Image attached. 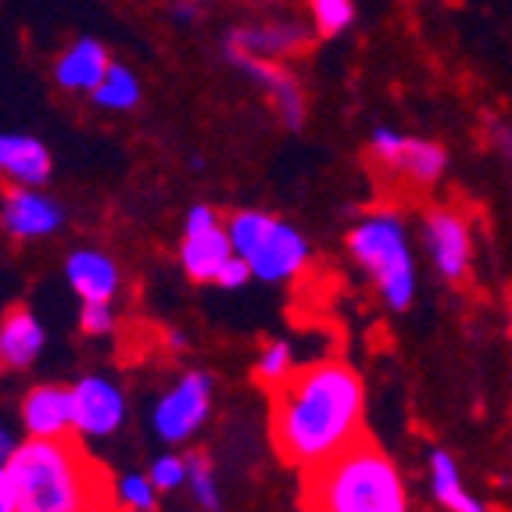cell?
<instances>
[{
	"instance_id": "11",
	"label": "cell",
	"mask_w": 512,
	"mask_h": 512,
	"mask_svg": "<svg viewBox=\"0 0 512 512\" xmlns=\"http://www.w3.org/2000/svg\"><path fill=\"white\" fill-rule=\"evenodd\" d=\"M226 58H230V65H237L244 76L251 79V83L262 90L269 101H273L276 115L283 119V126L287 129H301L305 126V94H301L298 79H294V72L283 65V61H269V58H251V54H230L226 51Z\"/></svg>"
},
{
	"instance_id": "7",
	"label": "cell",
	"mask_w": 512,
	"mask_h": 512,
	"mask_svg": "<svg viewBox=\"0 0 512 512\" xmlns=\"http://www.w3.org/2000/svg\"><path fill=\"white\" fill-rule=\"evenodd\" d=\"M369 154L376 158L380 169H387L391 176L405 180L409 187H434L448 172V151L434 140L409 137L398 129H373L369 137Z\"/></svg>"
},
{
	"instance_id": "24",
	"label": "cell",
	"mask_w": 512,
	"mask_h": 512,
	"mask_svg": "<svg viewBox=\"0 0 512 512\" xmlns=\"http://www.w3.org/2000/svg\"><path fill=\"white\" fill-rule=\"evenodd\" d=\"M115 502L126 505L129 512H154L158 505V487L151 484L147 473H122L115 480Z\"/></svg>"
},
{
	"instance_id": "20",
	"label": "cell",
	"mask_w": 512,
	"mask_h": 512,
	"mask_svg": "<svg viewBox=\"0 0 512 512\" xmlns=\"http://www.w3.org/2000/svg\"><path fill=\"white\" fill-rule=\"evenodd\" d=\"M144 97V86H140L137 72L111 61L108 76L101 79V86L94 90V104L104 111H133Z\"/></svg>"
},
{
	"instance_id": "13",
	"label": "cell",
	"mask_w": 512,
	"mask_h": 512,
	"mask_svg": "<svg viewBox=\"0 0 512 512\" xmlns=\"http://www.w3.org/2000/svg\"><path fill=\"white\" fill-rule=\"evenodd\" d=\"M312 40V29L301 22H269V26H240L226 36V51L230 54H251V58H291L301 54Z\"/></svg>"
},
{
	"instance_id": "1",
	"label": "cell",
	"mask_w": 512,
	"mask_h": 512,
	"mask_svg": "<svg viewBox=\"0 0 512 512\" xmlns=\"http://www.w3.org/2000/svg\"><path fill=\"white\" fill-rule=\"evenodd\" d=\"M366 423V384L355 366L323 359L301 366L269 391V437L283 462L301 473L355 444Z\"/></svg>"
},
{
	"instance_id": "12",
	"label": "cell",
	"mask_w": 512,
	"mask_h": 512,
	"mask_svg": "<svg viewBox=\"0 0 512 512\" xmlns=\"http://www.w3.org/2000/svg\"><path fill=\"white\" fill-rule=\"evenodd\" d=\"M22 427L26 437H72L76 434V405H72V387L65 384H36L22 398Z\"/></svg>"
},
{
	"instance_id": "19",
	"label": "cell",
	"mask_w": 512,
	"mask_h": 512,
	"mask_svg": "<svg viewBox=\"0 0 512 512\" xmlns=\"http://www.w3.org/2000/svg\"><path fill=\"white\" fill-rule=\"evenodd\" d=\"M430 491H434V502L444 512H487V505L470 495L459 462L441 448L430 452Z\"/></svg>"
},
{
	"instance_id": "29",
	"label": "cell",
	"mask_w": 512,
	"mask_h": 512,
	"mask_svg": "<svg viewBox=\"0 0 512 512\" xmlns=\"http://www.w3.org/2000/svg\"><path fill=\"white\" fill-rule=\"evenodd\" d=\"M0 512H15V484L8 466H0Z\"/></svg>"
},
{
	"instance_id": "6",
	"label": "cell",
	"mask_w": 512,
	"mask_h": 512,
	"mask_svg": "<svg viewBox=\"0 0 512 512\" xmlns=\"http://www.w3.org/2000/svg\"><path fill=\"white\" fill-rule=\"evenodd\" d=\"M212 376L201 373V369H190L183 373L169 391L154 402L151 412V427L154 434L162 437L165 444H183L205 427L208 416H212Z\"/></svg>"
},
{
	"instance_id": "25",
	"label": "cell",
	"mask_w": 512,
	"mask_h": 512,
	"mask_svg": "<svg viewBox=\"0 0 512 512\" xmlns=\"http://www.w3.org/2000/svg\"><path fill=\"white\" fill-rule=\"evenodd\" d=\"M187 473H190L187 455L165 452L151 462L147 477H151V484L158 487V491H176V487H187Z\"/></svg>"
},
{
	"instance_id": "30",
	"label": "cell",
	"mask_w": 512,
	"mask_h": 512,
	"mask_svg": "<svg viewBox=\"0 0 512 512\" xmlns=\"http://www.w3.org/2000/svg\"><path fill=\"white\" fill-rule=\"evenodd\" d=\"M18 444H22V441H18V437L11 434L8 427H0V466H8L11 455L18 452Z\"/></svg>"
},
{
	"instance_id": "22",
	"label": "cell",
	"mask_w": 512,
	"mask_h": 512,
	"mask_svg": "<svg viewBox=\"0 0 512 512\" xmlns=\"http://www.w3.org/2000/svg\"><path fill=\"white\" fill-rule=\"evenodd\" d=\"M187 487L194 502L205 512H219L222 509V495H219V480H215V466L208 455H187Z\"/></svg>"
},
{
	"instance_id": "9",
	"label": "cell",
	"mask_w": 512,
	"mask_h": 512,
	"mask_svg": "<svg viewBox=\"0 0 512 512\" xmlns=\"http://www.w3.org/2000/svg\"><path fill=\"white\" fill-rule=\"evenodd\" d=\"M0 226L11 240H47L65 226V208L40 187H8L0 205Z\"/></svg>"
},
{
	"instance_id": "10",
	"label": "cell",
	"mask_w": 512,
	"mask_h": 512,
	"mask_svg": "<svg viewBox=\"0 0 512 512\" xmlns=\"http://www.w3.org/2000/svg\"><path fill=\"white\" fill-rule=\"evenodd\" d=\"M79 437H111L126 423V394L108 376H83L72 384Z\"/></svg>"
},
{
	"instance_id": "2",
	"label": "cell",
	"mask_w": 512,
	"mask_h": 512,
	"mask_svg": "<svg viewBox=\"0 0 512 512\" xmlns=\"http://www.w3.org/2000/svg\"><path fill=\"white\" fill-rule=\"evenodd\" d=\"M15 512H111L115 484L76 437H26L8 462Z\"/></svg>"
},
{
	"instance_id": "17",
	"label": "cell",
	"mask_w": 512,
	"mask_h": 512,
	"mask_svg": "<svg viewBox=\"0 0 512 512\" xmlns=\"http://www.w3.org/2000/svg\"><path fill=\"white\" fill-rule=\"evenodd\" d=\"M0 344H4V366L11 369H29L40 359L47 333L36 312L29 305H11L0 316Z\"/></svg>"
},
{
	"instance_id": "3",
	"label": "cell",
	"mask_w": 512,
	"mask_h": 512,
	"mask_svg": "<svg viewBox=\"0 0 512 512\" xmlns=\"http://www.w3.org/2000/svg\"><path fill=\"white\" fill-rule=\"evenodd\" d=\"M308 512H409V491L391 455L369 437L305 473Z\"/></svg>"
},
{
	"instance_id": "14",
	"label": "cell",
	"mask_w": 512,
	"mask_h": 512,
	"mask_svg": "<svg viewBox=\"0 0 512 512\" xmlns=\"http://www.w3.org/2000/svg\"><path fill=\"white\" fill-rule=\"evenodd\" d=\"M111 69V54L101 40L94 36H79L76 43H69L54 61V83L69 94H90L101 86V79Z\"/></svg>"
},
{
	"instance_id": "26",
	"label": "cell",
	"mask_w": 512,
	"mask_h": 512,
	"mask_svg": "<svg viewBox=\"0 0 512 512\" xmlns=\"http://www.w3.org/2000/svg\"><path fill=\"white\" fill-rule=\"evenodd\" d=\"M79 330L90 337H104L115 330V308L111 301H79Z\"/></svg>"
},
{
	"instance_id": "31",
	"label": "cell",
	"mask_w": 512,
	"mask_h": 512,
	"mask_svg": "<svg viewBox=\"0 0 512 512\" xmlns=\"http://www.w3.org/2000/svg\"><path fill=\"white\" fill-rule=\"evenodd\" d=\"M0 369H4V344H0Z\"/></svg>"
},
{
	"instance_id": "5",
	"label": "cell",
	"mask_w": 512,
	"mask_h": 512,
	"mask_svg": "<svg viewBox=\"0 0 512 512\" xmlns=\"http://www.w3.org/2000/svg\"><path fill=\"white\" fill-rule=\"evenodd\" d=\"M226 233H230L233 255L244 258L251 276L262 283L298 280L312 258V248L298 226L269 212H258V208L233 212L226 222Z\"/></svg>"
},
{
	"instance_id": "16",
	"label": "cell",
	"mask_w": 512,
	"mask_h": 512,
	"mask_svg": "<svg viewBox=\"0 0 512 512\" xmlns=\"http://www.w3.org/2000/svg\"><path fill=\"white\" fill-rule=\"evenodd\" d=\"M65 280L79 301H115L119 294V265L97 248H79L65 258Z\"/></svg>"
},
{
	"instance_id": "4",
	"label": "cell",
	"mask_w": 512,
	"mask_h": 512,
	"mask_svg": "<svg viewBox=\"0 0 512 512\" xmlns=\"http://www.w3.org/2000/svg\"><path fill=\"white\" fill-rule=\"evenodd\" d=\"M348 251L362 273L376 283V294L391 312H405L416 301V262L402 215L369 212L348 230Z\"/></svg>"
},
{
	"instance_id": "15",
	"label": "cell",
	"mask_w": 512,
	"mask_h": 512,
	"mask_svg": "<svg viewBox=\"0 0 512 512\" xmlns=\"http://www.w3.org/2000/svg\"><path fill=\"white\" fill-rule=\"evenodd\" d=\"M54 158L40 137L29 133H0V176L11 187H43L51 180Z\"/></svg>"
},
{
	"instance_id": "8",
	"label": "cell",
	"mask_w": 512,
	"mask_h": 512,
	"mask_svg": "<svg viewBox=\"0 0 512 512\" xmlns=\"http://www.w3.org/2000/svg\"><path fill=\"white\" fill-rule=\"evenodd\" d=\"M423 244L430 251L437 276H444L448 283H462L470 276L473 265V233L466 215L455 208H430L423 219Z\"/></svg>"
},
{
	"instance_id": "27",
	"label": "cell",
	"mask_w": 512,
	"mask_h": 512,
	"mask_svg": "<svg viewBox=\"0 0 512 512\" xmlns=\"http://www.w3.org/2000/svg\"><path fill=\"white\" fill-rule=\"evenodd\" d=\"M248 280H251L248 262L233 255L230 262L222 265V273L215 276V287H222V291H240V287H248Z\"/></svg>"
},
{
	"instance_id": "28",
	"label": "cell",
	"mask_w": 512,
	"mask_h": 512,
	"mask_svg": "<svg viewBox=\"0 0 512 512\" xmlns=\"http://www.w3.org/2000/svg\"><path fill=\"white\" fill-rule=\"evenodd\" d=\"M212 226H222V215L215 212L212 205H194L183 219V233H197V230H212Z\"/></svg>"
},
{
	"instance_id": "21",
	"label": "cell",
	"mask_w": 512,
	"mask_h": 512,
	"mask_svg": "<svg viewBox=\"0 0 512 512\" xmlns=\"http://www.w3.org/2000/svg\"><path fill=\"white\" fill-rule=\"evenodd\" d=\"M294 344L291 341H269L262 351H258V359H255V380L262 387H269V391H276V387L283 384V380H291L294 373Z\"/></svg>"
},
{
	"instance_id": "23",
	"label": "cell",
	"mask_w": 512,
	"mask_h": 512,
	"mask_svg": "<svg viewBox=\"0 0 512 512\" xmlns=\"http://www.w3.org/2000/svg\"><path fill=\"white\" fill-rule=\"evenodd\" d=\"M319 36H341L355 22V0H308Z\"/></svg>"
},
{
	"instance_id": "18",
	"label": "cell",
	"mask_w": 512,
	"mask_h": 512,
	"mask_svg": "<svg viewBox=\"0 0 512 512\" xmlns=\"http://www.w3.org/2000/svg\"><path fill=\"white\" fill-rule=\"evenodd\" d=\"M233 258V244L226 226H212V230L183 233L180 240V265L183 273L194 283H215L222 273V265Z\"/></svg>"
}]
</instances>
